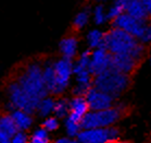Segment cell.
Wrapping results in <instances>:
<instances>
[{
    "mask_svg": "<svg viewBox=\"0 0 151 143\" xmlns=\"http://www.w3.org/2000/svg\"><path fill=\"white\" fill-rule=\"evenodd\" d=\"M140 1H141V4H144L145 7H146V6H147V4H149V2H150L151 0H140Z\"/></svg>",
    "mask_w": 151,
    "mask_h": 143,
    "instance_id": "obj_33",
    "label": "cell"
},
{
    "mask_svg": "<svg viewBox=\"0 0 151 143\" xmlns=\"http://www.w3.org/2000/svg\"><path fill=\"white\" fill-rule=\"evenodd\" d=\"M126 13L137 20H141V21H147V19L149 17L147 9L141 4L140 0H131V2L126 9Z\"/></svg>",
    "mask_w": 151,
    "mask_h": 143,
    "instance_id": "obj_16",
    "label": "cell"
},
{
    "mask_svg": "<svg viewBox=\"0 0 151 143\" xmlns=\"http://www.w3.org/2000/svg\"><path fill=\"white\" fill-rule=\"evenodd\" d=\"M129 75L116 70L109 69L104 72L95 75L93 79V85L98 90L110 94L112 97H119L129 86Z\"/></svg>",
    "mask_w": 151,
    "mask_h": 143,
    "instance_id": "obj_3",
    "label": "cell"
},
{
    "mask_svg": "<svg viewBox=\"0 0 151 143\" xmlns=\"http://www.w3.org/2000/svg\"><path fill=\"white\" fill-rule=\"evenodd\" d=\"M111 61V54L106 48L100 47V48L93 49L90 57V67L89 70L93 77L104 72L106 70L110 68Z\"/></svg>",
    "mask_w": 151,
    "mask_h": 143,
    "instance_id": "obj_10",
    "label": "cell"
},
{
    "mask_svg": "<svg viewBox=\"0 0 151 143\" xmlns=\"http://www.w3.org/2000/svg\"><path fill=\"white\" fill-rule=\"evenodd\" d=\"M129 2L131 0H115L113 4L109 8V10L106 11L108 20H114L119 15L125 13Z\"/></svg>",
    "mask_w": 151,
    "mask_h": 143,
    "instance_id": "obj_17",
    "label": "cell"
},
{
    "mask_svg": "<svg viewBox=\"0 0 151 143\" xmlns=\"http://www.w3.org/2000/svg\"><path fill=\"white\" fill-rule=\"evenodd\" d=\"M120 136V131L115 127L82 129L77 134V141L85 143H109L116 141Z\"/></svg>",
    "mask_w": 151,
    "mask_h": 143,
    "instance_id": "obj_6",
    "label": "cell"
},
{
    "mask_svg": "<svg viewBox=\"0 0 151 143\" xmlns=\"http://www.w3.org/2000/svg\"><path fill=\"white\" fill-rule=\"evenodd\" d=\"M103 39H104V33L99 30H91L87 34V43L89 47L96 49L103 46Z\"/></svg>",
    "mask_w": 151,
    "mask_h": 143,
    "instance_id": "obj_21",
    "label": "cell"
},
{
    "mask_svg": "<svg viewBox=\"0 0 151 143\" xmlns=\"http://www.w3.org/2000/svg\"><path fill=\"white\" fill-rule=\"evenodd\" d=\"M93 22H95L97 25L103 24V23L108 20V15H106V9H104L101 4H98V6L93 9Z\"/></svg>",
    "mask_w": 151,
    "mask_h": 143,
    "instance_id": "obj_26",
    "label": "cell"
},
{
    "mask_svg": "<svg viewBox=\"0 0 151 143\" xmlns=\"http://www.w3.org/2000/svg\"><path fill=\"white\" fill-rule=\"evenodd\" d=\"M124 106H112L103 110H90L82 118L81 126L82 129H93V128H106L113 126L122 118Z\"/></svg>",
    "mask_w": 151,
    "mask_h": 143,
    "instance_id": "obj_4",
    "label": "cell"
},
{
    "mask_svg": "<svg viewBox=\"0 0 151 143\" xmlns=\"http://www.w3.org/2000/svg\"><path fill=\"white\" fill-rule=\"evenodd\" d=\"M53 113L59 118L66 117L70 113V102L66 101L65 98H60L58 101H55Z\"/></svg>",
    "mask_w": 151,
    "mask_h": 143,
    "instance_id": "obj_23",
    "label": "cell"
},
{
    "mask_svg": "<svg viewBox=\"0 0 151 143\" xmlns=\"http://www.w3.org/2000/svg\"><path fill=\"white\" fill-rule=\"evenodd\" d=\"M65 129L70 136H77V134L82 130L81 121L77 120V119H74L72 117L68 116V119H66L65 121Z\"/></svg>",
    "mask_w": 151,
    "mask_h": 143,
    "instance_id": "obj_24",
    "label": "cell"
},
{
    "mask_svg": "<svg viewBox=\"0 0 151 143\" xmlns=\"http://www.w3.org/2000/svg\"><path fill=\"white\" fill-rule=\"evenodd\" d=\"M0 143H11V136L0 130Z\"/></svg>",
    "mask_w": 151,
    "mask_h": 143,
    "instance_id": "obj_30",
    "label": "cell"
},
{
    "mask_svg": "<svg viewBox=\"0 0 151 143\" xmlns=\"http://www.w3.org/2000/svg\"><path fill=\"white\" fill-rule=\"evenodd\" d=\"M11 116H12L19 131H26L31 128L32 123H33L31 114H28L24 110H21V109H13L11 113Z\"/></svg>",
    "mask_w": 151,
    "mask_h": 143,
    "instance_id": "obj_13",
    "label": "cell"
},
{
    "mask_svg": "<svg viewBox=\"0 0 151 143\" xmlns=\"http://www.w3.org/2000/svg\"><path fill=\"white\" fill-rule=\"evenodd\" d=\"M90 17V12L88 9H84L81 12L76 14V17H74V21H73V28L75 30H82L87 25L88 21H89Z\"/></svg>",
    "mask_w": 151,
    "mask_h": 143,
    "instance_id": "obj_22",
    "label": "cell"
},
{
    "mask_svg": "<svg viewBox=\"0 0 151 143\" xmlns=\"http://www.w3.org/2000/svg\"><path fill=\"white\" fill-rule=\"evenodd\" d=\"M7 93L9 96V107L10 109H21L28 114H34L37 109L38 103L29 97L25 93L17 81H12L8 84Z\"/></svg>",
    "mask_w": 151,
    "mask_h": 143,
    "instance_id": "obj_5",
    "label": "cell"
},
{
    "mask_svg": "<svg viewBox=\"0 0 151 143\" xmlns=\"http://www.w3.org/2000/svg\"><path fill=\"white\" fill-rule=\"evenodd\" d=\"M95 1H98V2H104V1H108V0H95Z\"/></svg>",
    "mask_w": 151,
    "mask_h": 143,
    "instance_id": "obj_35",
    "label": "cell"
},
{
    "mask_svg": "<svg viewBox=\"0 0 151 143\" xmlns=\"http://www.w3.org/2000/svg\"><path fill=\"white\" fill-rule=\"evenodd\" d=\"M112 22H113V28L123 30V31L127 32L128 34L133 35L137 39H139L145 28H146V24H147V21L137 20V19L131 17L129 14H127L126 12L115 17L114 20H112Z\"/></svg>",
    "mask_w": 151,
    "mask_h": 143,
    "instance_id": "obj_8",
    "label": "cell"
},
{
    "mask_svg": "<svg viewBox=\"0 0 151 143\" xmlns=\"http://www.w3.org/2000/svg\"><path fill=\"white\" fill-rule=\"evenodd\" d=\"M58 127H59V122L57 120V118H55V117H47L45 119L44 123H42V128L47 130L48 132H51V131L57 130Z\"/></svg>",
    "mask_w": 151,
    "mask_h": 143,
    "instance_id": "obj_27",
    "label": "cell"
},
{
    "mask_svg": "<svg viewBox=\"0 0 151 143\" xmlns=\"http://www.w3.org/2000/svg\"><path fill=\"white\" fill-rule=\"evenodd\" d=\"M0 130L12 136L19 131L11 115H0Z\"/></svg>",
    "mask_w": 151,
    "mask_h": 143,
    "instance_id": "obj_18",
    "label": "cell"
},
{
    "mask_svg": "<svg viewBox=\"0 0 151 143\" xmlns=\"http://www.w3.org/2000/svg\"><path fill=\"white\" fill-rule=\"evenodd\" d=\"M85 98L87 101L89 110H103V109L110 108L113 106L114 97L106 92H102L96 89L90 87L89 91L86 93Z\"/></svg>",
    "mask_w": 151,
    "mask_h": 143,
    "instance_id": "obj_9",
    "label": "cell"
},
{
    "mask_svg": "<svg viewBox=\"0 0 151 143\" xmlns=\"http://www.w3.org/2000/svg\"><path fill=\"white\" fill-rule=\"evenodd\" d=\"M49 141L50 139H49L48 131L44 128H39L35 130L34 133L32 134L28 140V143H49Z\"/></svg>",
    "mask_w": 151,
    "mask_h": 143,
    "instance_id": "obj_25",
    "label": "cell"
},
{
    "mask_svg": "<svg viewBox=\"0 0 151 143\" xmlns=\"http://www.w3.org/2000/svg\"><path fill=\"white\" fill-rule=\"evenodd\" d=\"M22 90L37 103L48 95L42 79V67L39 63L32 62L22 70L17 80Z\"/></svg>",
    "mask_w": 151,
    "mask_h": 143,
    "instance_id": "obj_2",
    "label": "cell"
},
{
    "mask_svg": "<svg viewBox=\"0 0 151 143\" xmlns=\"http://www.w3.org/2000/svg\"><path fill=\"white\" fill-rule=\"evenodd\" d=\"M78 48V42L74 36H66L60 42V52L63 57L72 59L76 55Z\"/></svg>",
    "mask_w": 151,
    "mask_h": 143,
    "instance_id": "obj_15",
    "label": "cell"
},
{
    "mask_svg": "<svg viewBox=\"0 0 151 143\" xmlns=\"http://www.w3.org/2000/svg\"><path fill=\"white\" fill-rule=\"evenodd\" d=\"M11 143H28V138L24 131H17L11 136Z\"/></svg>",
    "mask_w": 151,
    "mask_h": 143,
    "instance_id": "obj_29",
    "label": "cell"
},
{
    "mask_svg": "<svg viewBox=\"0 0 151 143\" xmlns=\"http://www.w3.org/2000/svg\"><path fill=\"white\" fill-rule=\"evenodd\" d=\"M77 143H85V142H79V141H77Z\"/></svg>",
    "mask_w": 151,
    "mask_h": 143,
    "instance_id": "obj_36",
    "label": "cell"
},
{
    "mask_svg": "<svg viewBox=\"0 0 151 143\" xmlns=\"http://www.w3.org/2000/svg\"><path fill=\"white\" fill-rule=\"evenodd\" d=\"M138 41L141 44H144V45L151 44V22L146 24V28H145L144 32H142V34H141V36L139 37Z\"/></svg>",
    "mask_w": 151,
    "mask_h": 143,
    "instance_id": "obj_28",
    "label": "cell"
},
{
    "mask_svg": "<svg viewBox=\"0 0 151 143\" xmlns=\"http://www.w3.org/2000/svg\"><path fill=\"white\" fill-rule=\"evenodd\" d=\"M55 101H53L51 97H47L42 98L37 105V109L36 112L39 114L42 117H47L50 114L53 113V109H55Z\"/></svg>",
    "mask_w": 151,
    "mask_h": 143,
    "instance_id": "obj_20",
    "label": "cell"
},
{
    "mask_svg": "<svg viewBox=\"0 0 151 143\" xmlns=\"http://www.w3.org/2000/svg\"><path fill=\"white\" fill-rule=\"evenodd\" d=\"M138 62H139L138 60H136L131 55H127V54L111 55L110 69L116 70L119 72L129 75L137 68Z\"/></svg>",
    "mask_w": 151,
    "mask_h": 143,
    "instance_id": "obj_11",
    "label": "cell"
},
{
    "mask_svg": "<svg viewBox=\"0 0 151 143\" xmlns=\"http://www.w3.org/2000/svg\"><path fill=\"white\" fill-rule=\"evenodd\" d=\"M146 9H147V12L149 14V17H151V1L146 6Z\"/></svg>",
    "mask_w": 151,
    "mask_h": 143,
    "instance_id": "obj_32",
    "label": "cell"
},
{
    "mask_svg": "<svg viewBox=\"0 0 151 143\" xmlns=\"http://www.w3.org/2000/svg\"><path fill=\"white\" fill-rule=\"evenodd\" d=\"M55 143H77V141H73L69 138H61L55 141Z\"/></svg>",
    "mask_w": 151,
    "mask_h": 143,
    "instance_id": "obj_31",
    "label": "cell"
},
{
    "mask_svg": "<svg viewBox=\"0 0 151 143\" xmlns=\"http://www.w3.org/2000/svg\"><path fill=\"white\" fill-rule=\"evenodd\" d=\"M112 143H129V142H127V141H119V140H116V141H114V142Z\"/></svg>",
    "mask_w": 151,
    "mask_h": 143,
    "instance_id": "obj_34",
    "label": "cell"
},
{
    "mask_svg": "<svg viewBox=\"0 0 151 143\" xmlns=\"http://www.w3.org/2000/svg\"><path fill=\"white\" fill-rule=\"evenodd\" d=\"M90 57H91V52L89 50H85L84 52H82L79 58L76 60L75 65H73V73L75 74L83 70H89Z\"/></svg>",
    "mask_w": 151,
    "mask_h": 143,
    "instance_id": "obj_19",
    "label": "cell"
},
{
    "mask_svg": "<svg viewBox=\"0 0 151 143\" xmlns=\"http://www.w3.org/2000/svg\"><path fill=\"white\" fill-rule=\"evenodd\" d=\"M88 112H89V107L85 96H75L70 101V113L68 116L82 121V118Z\"/></svg>",
    "mask_w": 151,
    "mask_h": 143,
    "instance_id": "obj_12",
    "label": "cell"
},
{
    "mask_svg": "<svg viewBox=\"0 0 151 143\" xmlns=\"http://www.w3.org/2000/svg\"><path fill=\"white\" fill-rule=\"evenodd\" d=\"M103 48H106L111 55L127 54L133 58L140 61L145 55V45L141 44L136 37L127 32L113 28L104 33Z\"/></svg>",
    "mask_w": 151,
    "mask_h": 143,
    "instance_id": "obj_1",
    "label": "cell"
},
{
    "mask_svg": "<svg viewBox=\"0 0 151 143\" xmlns=\"http://www.w3.org/2000/svg\"><path fill=\"white\" fill-rule=\"evenodd\" d=\"M42 79H44V82H45L46 89H47L48 93L55 95V92H57V79H55L53 63H47L42 68Z\"/></svg>",
    "mask_w": 151,
    "mask_h": 143,
    "instance_id": "obj_14",
    "label": "cell"
},
{
    "mask_svg": "<svg viewBox=\"0 0 151 143\" xmlns=\"http://www.w3.org/2000/svg\"><path fill=\"white\" fill-rule=\"evenodd\" d=\"M55 72V79H57V92L55 95L63 93L69 86L70 80L73 74V62L72 59L62 57L61 59L53 63Z\"/></svg>",
    "mask_w": 151,
    "mask_h": 143,
    "instance_id": "obj_7",
    "label": "cell"
}]
</instances>
